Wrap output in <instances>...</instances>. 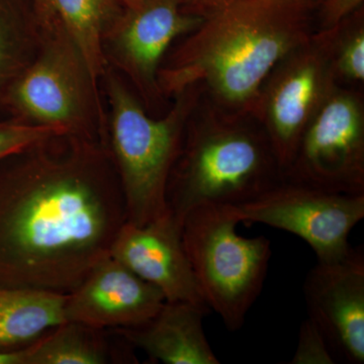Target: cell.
<instances>
[{"instance_id": "obj_1", "label": "cell", "mask_w": 364, "mask_h": 364, "mask_svg": "<svg viewBox=\"0 0 364 364\" xmlns=\"http://www.w3.org/2000/svg\"><path fill=\"white\" fill-rule=\"evenodd\" d=\"M127 222L109 151L56 136L0 162V287L69 294Z\"/></svg>"}, {"instance_id": "obj_2", "label": "cell", "mask_w": 364, "mask_h": 364, "mask_svg": "<svg viewBox=\"0 0 364 364\" xmlns=\"http://www.w3.org/2000/svg\"><path fill=\"white\" fill-rule=\"evenodd\" d=\"M310 0H239L208 14L158 72V90L181 95L205 81L230 102H246L280 60L306 40Z\"/></svg>"}, {"instance_id": "obj_3", "label": "cell", "mask_w": 364, "mask_h": 364, "mask_svg": "<svg viewBox=\"0 0 364 364\" xmlns=\"http://www.w3.org/2000/svg\"><path fill=\"white\" fill-rule=\"evenodd\" d=\"M107 100L104 145L116 169L127 222L149 224L170 214L167 188L182 144L186 105L163 119L146 114L124 79L107 67L100 79Z\"/></svg>"}, {"instance_id": "obj_4", "label": "cell", "mask_w": 364, "mask_h": 364, "mask_svg": "<svg viewBox=\"0 0 364 364\" xmlns=\"http://www.w3.org/2000/svg\"><path fill=\"white\" fill-rule=\"evenodd\" d=\"M38 21L39 49L7 92L4 109L14 121L104 143L107 112L100 82L64 28Z\"/></svg>"}, {"instance_id": "obj_5", "label": "cell", "mask_w": 364, "mask_h": 364, "mask_svg": "<svg viewBox=\"0 0 364 364\" xmlns=\"http://www.w3.org/2000/svg\"><path fill=\"white\" fill-rule=\"evenodd\" d=\"M272 145L243 130L196 132L181 144L167 188L171 215L181 223L196 208L248 203L279 181Z\"/></svg>"}, {"instance_id": "obj_6", "label": "cell", "mask_w": 364, "mask_h": 364, "mask_svg": "<svg viewBox=\"0 0 364 364\" xmlns=\"http://www.w3.org/2000/svg\"><path fill=\"white\" fill-rule=\"evenodd\" d=\"M226 207L205 205L182 221V241L205 303L238 331L262 291L272 258L267 237L248 238Z\"/></svg>"}, {"instance_id": "obj_7", "label": "cell", "mask_w": 364, "mask_h": 364, "mask_svg": "<svg viewBox=\"0 0 364 364\" xmlns=\"http://www.w3.org/2000/svg\"><path fill=\"white\" fill-rule=\"evenodd\" d=\"M280 182L250 202L226 208L239 224L256 223L296 235L321 262L347 255L352 248L349 234L364 218V193Z\"/></svg>"}, {"instance_id": "obj_8", "label": "cell", "mask_w": 364, "mask_h": 364, "mask_svg": "<svg viewBox=\"0 0 364 364\" xmlns=\"http://www.w3.org/2000/svg\"><path fill=\"white\" fill-rule=\"evenodd\" d=\"M291 181L335 193H364L363 123L347 95L328 100L287 167Z\"/></svg>"}, {"instance_id": "obj_9", "label": "cell", "mask_w": 364, "mask_h": 364, "mask_svg": "<svg viewBox=\"0 0 364 364\" xmlns=\"http://www.w3.org/2000/svg\"><path fill=\"white\" fill-rule=\"evenodd\" d=\"M203 21L189 13L186 0H138L124 6L102 43L107 65L124 74L143 95H152L159 91L158 72L169 46Z\"/></svg>"}, {"instance_id": "obj_10", "label": "cell", "mask_w": 364, "mask_h": 364, "mask_svg": "<svg viewBox=\"0 0 364 364\" xmlns=\"http://www.w3.org/2000/svg\"><path fill=\"white\" fill-rule=\"evenodd\" d=\"M308 315L327 339L336 360L364 363V254L351 248L339 260L321 262L306 274Z\"/></svg>"}, {"instance_id": "obj_11", "label": "cell", "mask_w": 364, "mask_h": 364, "mask_svg": "<svg viewBox=\"0 0 364 364\" xmlns=\"http://www.w3.org/2000/svg\"><path fill=\"white\" fill-rule=\"evenodd\" d=\"M181 229L171 213L142 226L126 222L109 255L159 289L165 301L208 308L184 248Z\"/></svg>"}, {"instance_id": "obj_12", "label": "cell", "mask_w": 364, "mask_h": 364, "mask_svg": "<svg viewBox=\"0 0 364 364\" xmlns=\"http://www.w3.org/2000/svg\"><path fill=\"white\" fill-rule=\"evenodd\" d=\"M165 301L159 289L109 255L66 294L65 320L105 331L135 328L149 322Z\"/></svg>"}, {"instance_id": "obj_13", "label": "cell", "mask_w": 364, "mask_h": 364, "mask_svg": "<svg viewBox=\"0 0 364 364\" xmlns=\"http://www.w3.org/2000/svg\"><path fill=\"white\" fill-rule=\"evenodd\" d=\"M210 312L205 306L165 301L146 324L109 331L158 363L219 364L203 330V318Z\"/></svg>"}, {"instance_id": "obj_14", "label": "cell", "mask_w": 364, "mask_h": 364, "mask_svg": "<svg viewBox=\"0 0 364 364\" xmlns=\"http://www.w3.org/2000/svg\"><path fill=\"white\" fill-rule=\"evenodd\" d=\"M39 20L64 28L75 42L100 82L107 65L102 51L105 36L123 9L121 0H31Z\"/></svg>"}, {"instance_id": "obj_15", "label": "cell", "mask_w": 364, "mask_h": 364, "mask_svg": "<svg viewBox=\"0 0 364 364\" xmlns=\"http://www.w3.org/2000/svg\"><path fill=\"white\" fill-rule=\"evenodd\" d=\"M66 294L0 287V351L30 346L65 322Z\"/></svg>"}, {"instance_id": "obj_16", "label": "cell", "mask_w": 364, "mask_h": 364, "mask_svg": "<svg viewBox=\"0 0 364 364\" xmlns=\"http://www.w3.org/2000/svg\"><path fill=\"white\" fill-rule=\"evenodd\" d=\"M320 72L312 62L289 72L270 102V144L280 168L287 169L303 134L304 124L317 97Z\"/></svg>"}, {"instance_id": "obj_17", "label": "cell", "mask_w": 364, "mask_h": 364, "mask_svg": "<svg viewBox=\"0 0 364 364\" xmlns=\"http://www.w3.org/2000/svg\"><path fill=\"white\" fill-rule=\"evenodd\" d=\"M41 26L31 0H0V109L39 49Z\"/></svg>"}, {"instance_id": "obj_18", "label": "cell", "mask_w": 364, "mask_h": 364, "mask_svg": "<svg viewBox=\"0 0 364 364\" xmlns=\"http://www.w3.org/2000/svg\"><path fill=\"white\" fill-rule=\"evenodd\" d=\"M112 354L105 330L65 321L26 347V364H105Z\"/></svg>"}, {"instance_id": "obj_19", "label": "cell", "mask_w": 364, "mask_h": 364, "mask_svg": "<svg viewBox=\"0 0 364 364\" xmlns=\"http://www.w3.org/2000/svg\"><path fill=\"white\" fill-rule=\"evenodd\" d=\"M65 134L54 128L33 126L11 119L0 121V162L35 144Z\"/></svg>"}, {"instance_id": "obj_20", "label": "cell", "mask_w": 364, "mask_h": 364, "mask_svg": "<svg viewBox=\"0 0 364 364\" xmlns=\"http://www.w3.org/2000/svg\"><path fill=\"white\" fill-rule=\"evenodd\" d=\"M337 360L327 339L310 318L304 321L299 329L298 347L291 364H334Z\"/></svg>"}, {"instance_id": "obj_21", "label": "cell", "mask_w": 364, "mask_h": 364, "mask_svg": "<svg viewBox=\"0 0 364 364\" xmlns=\"http://www.w3.org/2000/svg\"><path fill=\"white\" fill-rule=\"evenodd\" d=\"M340 67L347 76L355 80L364 78V35L358 32L344 46Z\"/></svg>"}, {"instance_id": "obj_22", "label": "cell", "mask_w": 364, "mask_h": 364, "mask_svg": "<svg viewBox=\"0 0 364 364\" xmlns=\"http://www.w3.org/2000/svg\"><path fill=\"white\" fill-rule=\"evenodd\" d=\"M363 2V0H326L323 9L325 23L329 25L339 23L345 16L355 11Z\"/></svg>"}, {"instance_id": "obj_23", "label": "cell", "mask_w": 364, "mask_h": 364, "mask_svg": "<svg viewBox=\"0 0 364 364\" xmlns=\"http://www.w3.org/2000/svg\"><path fill=\"white\" fill-rule=\"evenodd\" d=\"M239 0H186V9L189 13L205 18Z\"/></svg>"}, {"instance_id": "obj_24", "label": "cell", "mask_w": 364, "mask_h": 364, "mask_svg": "<svg viewBox=\"0 0 364 364\" xmlns=\"http://www.w3.org/2000/svg\"><path fill=\"white\" fill-rule=\"evenodd\" d=\"M0 364H26V347L18 350L0 351Z\"/></svg>"}, {"instance_id": "obj_25", "label": "cell", "mask_w": 364, "mask_h": 364, "mask_svg": "<svg viewBox=\"0 0 364 364\" xmlns=\"http://www.w3.org/2000/svg\"><path fill=\"white\" fill-rule=\"evenodd\" d=\"M136 1H138V0H121L124 6H129V4H135Z\"/></svg>"}, {"instance_id": "obj_26", "label": "cell", "mask_w": 364, "mask_h": 364, "mask_svg": "<svg viewBox=\"0 0 364 364\" xmlns=\"http://www.w3.org/2000/svg\"><path fill=\"white\" fill-rule=\"evenodd\" d=\"M310 1H312V2H314V4H315V2L318 1V0H310Z\"/></svg>"}]
</instances>
